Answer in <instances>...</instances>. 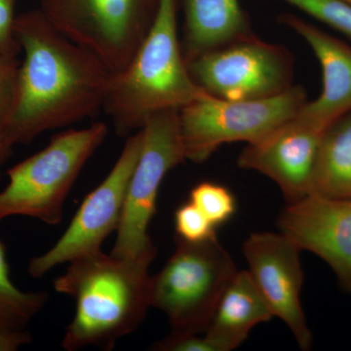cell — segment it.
<instances>
[{
	"label": "cell",
	"mask_w": 351,
	"mask_h": 351,
	"mask_svg": "<svg viewBox=\"0 0 351 351\" xmlns=\"http://www.w3.org/2000/svg\"><path fill=\"white\" fill-rule=\"evenodd\" d=\"M205 93L228 101L258 100L293 86L294 58L252 34L207 51L186 63Z\"/></svg>",
	"instance_id": "9c48e42d"
},
{
	"label": "cell",
	"mask_w": 351,
	"mask_h": 351,
	"mask_svg": "<svg viewBox=\"0 0 351 351\" xmlns=\"http://www.w3.org/2000/svg\"><path fill=\"white\" fill-rule=\"evenodd\" d=\"M277 225L301 252L324 261L351 294V199L309 193L287 203Z\"/></svg>",
	"instance_id": "7c38bea8"
},
{
	"label": "cell",
	"mask_w": 351,
	"mask_h": 351,
	"mask_svg": "<svg viewBox=\"0 0 351 351\" xmlns=\"http://www.w3.org/2000/svg\"><path fill=\"white\" fill-rule=\"evenodd\" d=\"M158 5L159 0H40L39 9L55 29L115 73L135 56Z\"/></svg>",
	"instance_id": "52a82bcc"
},
{
	"label": "cell",
	"mask_w": 351,
	"mask_h": 351,
	"mask_svg": "<svg viewBox=\"0 0 351 351\" xmlns=\"http://www.w3.org/2000/svg\"><path fill=\"white\" fill-rule=\"evenodd\" d=\"M47 292H25L11 281L6 246L0 239V332H23L47 304Z\"/></svg>",
	"instance_id": "ac0fdd59"
},
{
	"label": "cell",
	"mask_w": 351,
	"mask_h": 351,
	"mask_svg": "<svg viewBox=\"0 0 351 351\" xmlns=\"http://www.w3.org/2000/svg\"><path fill=\"white\" fill-rule=\"evenodd\" d=\"M138 162L127 189L125 205L112 255L152 263L156 248L149 226L156 212L164 178L186 160L180 129L179 110L154 113L145 121Z\"/></svg>",
	"instance_id": "ba28073f"
},
{
	"label": "cell",
	"mask_w": 351,
	"mask_h": 351,
	"mask_svg": "<svg viewBox=\"0 0 351 351\" xmlns=\"http://www.w3.org/2000/svg\"><path fill=\"white\" fill-rule=\"evenodd\" d=\"M14 32L25 59L15 105L0 133L14 145L29 144L104 110L112 73L98 57L55 29L40 9L17 15Z\"/></svg>",
	"instance_id": "6da1fadb"
},
{
	"label": "cell",
	"mask_w": 351,
	"mask_h": 351,
	"mask_svg": "<svg viewBox=\"0 0 351 351\" xmlns=\"http://www.w3.org/2000/svg\"><path fill=\"white\" fill-rule=\"evenodd\" d=\"M237 272L235 263L217 237L201 242L176 237L174 253L151 276V306L167 316L172 332L204 334Z\"/></svg>",
	"instance_id": "5b68a950"
},
{
	"label": "cell",
	"mask_w": 351,
	"mask_h": 351,
	"mask_svg": "<svg viewBox=\"0 0 351 351\" xmlns=\"http://www.w3.org/2000/svg\"><path fill=\"white\" fill-rule=\"evenodd\" d=\"M177 237L189 242H201L217 237L216 226L193 202L184 203L175 212Z\"/></svg>",
	"instance_id": "44dd1931"
},
{
	"label": "cell",
	"mask_w": 351,
	"mask_h": 351,
	"mask_svg": "<svg viewBox=\"0 0 351 351\" xmlns=\"http://www.w3.org/2000/svg\"><path fill=\"white\" fill-rule=\"evenodd\" d=\"M142 145V129L127 137L112 169L83 200L61 239L50 250L32 258L27 271L34 278H41L62 263L101 250L108 235L117 232Z\"/></svg>",
	"instance_id": "30bf717a"
},
{
	"label": "cell",
	"mask_w": 351,
	"mask_h": 351,
	"mask_svg": "<svg viewBox=\"0 0 351 351\" xmlns=\"http://www.w3.org/2000/svg\"><path fill=\"white\" fill-rule=\"evenodd\" d=\"M279 19L309 44L319 61L322 93L316 100L307 101L297 117L325 132L351 112V46L293 14H283Z\"/></svg>",
	"instance_id": "5bb4252c"
},
{
	"label": "cell",
	"mask_w": 351,
	"mask_h": 351,
	"mask_svg": "<svg viewBox=\"0 0 351 351\" xmlns=\"http://www.w3.org/2000/svg\"><path fill=\"white\" fill-rule=\"evenodd\" d=\"M324 132L317 130L297 115L267 137L248 144L237 164L276 182L287 203L311 193V180Z\"/></svg>",
	"instance_id": "4fadbf2b"
},
{
	"label": "cell",
	"mask_w": 351,
	"mask_h": 351,
	"mask_svg": "<svg viewBox=\"0 0 351 351\" xmlns=\"http://www.w3.org/2000/svg\"><path fill=\"white\" fill-rule=\"evenodd\" d=\"M14 145H15L6 136L0 133V179H1L2 167L12 156Z\"/></svg>",
	"instance_id": "484cf974"
},
{
	"label": "cell",
	"mask_w": 351,
	"mask_h": 351,
	"mask_svg": "<svg viewBox=\"0 0 351 351\" xmlns=\"http://www.w3.org/2000/svg\"><path fill=\"white\" fill-rule=\"evenodd\" d=\"M248 272L274 317L282 320L302 350L313 346L301 302V250L282 233L254 232L242 246Z\"/></svg>",
	"instance_id": "8fae6325"
},
{
	"label": "cell",
	"mask_w": 351,
	"mask_h": 351,
	"mask_svg": "<svg viewBox=\"0 0 351 351\" xmlns=\"http://www.w3.org/2000/svg\"><path fill=\"white\" fill-rule=\"evenodd\" d=\"M341 1L345 2V3L348 4V5L351 6V0H341Z\"/></svg>",
	"instance_id": "4316f807"
},
{
	"label": "cell",
	"mask_w": 351,
	"mask_h": 351,
	"mask_svg": "<svg viewBox=\"0 0 351 351\" xmlns=\"http://www.w3.org/2000/svg\"><path fill=\"white\" fill-rule=\"evenodd\" d=\"M31 341V335L25 331L0 332V351H15Z\"/></svg>",
	"instance_id": "d4e9b609"
},
{
	"label": "cell",
	"mask_w": 351,
	"mask_h": 351,
	"mask_svg": "<svg viewBox=\"0 0 351 351\" xmlns=\"http://www.w3.org/2000/svg\"><path fill=\"white\" fill-rule=\"evenodd\" d=\"M306 101V90L295 85L258 100L228 101L202 94L179 110L186 160L202 163L223 145L258 142L294 119Z\"/></svg>",
	"instance_id": "8992f818"
},
{
	"label": "cell",
	"mask_w": 351,
	"mask_h": 351,
	"mask_svg": "<svg viewBox=\"0 0 351 351\" xmlns=\"http://www.w3.org/2000/svg\"><path fill=\"white\" fill-rule=\"evenodd\" d=\"M186 63L207 51L252 34L249 16L239 0H182Z\"/></svg>",
	"instance_id": "9a60e30c"
},
{
	"label": "cell",
	"mask_w": 351,
	"mask_h": 351,
	"mask_svg": "<svg viewBox=\"0 0 351 351\" xmlns=\"http://www.w3.org/2000/svg\"><path fill=\"white\" fill-rule=\"evenodd\" d=\"M272 317L271 309L248 270H237L204 334L213 339L221 351H230L241 346L254 328Z\"/></svg>",
	"instance_id": "2e32d148"
},
{
	"label": "cell",
	"mask_w": 351,
	"mask_h": 351,
	"mask_svg": "<svg viewBox=\"0 0 351 351\" xmlns=\"http://www.w3.org/2000/svg\"><path fill=\"white\" fill-rule=\"evenodd\" d=\"M189 201L202 212L214 226L228 223L237 212V199L230 189L214 182L196 184L189 193Z\"/></svg>",
	"instance_id": "d6986e66"
},
{
	"label": "cell",
	"mask_w": 351,
	"mask_h": 351,
	"mask_svg": "<svg viewBox=\"0 0 351 351\" xmlns=\"http://www.w3.org/2000/svg\"><path fill=\"white\" fill-rule=\"evenodd\" d=\"M351 39V6L341 0H282Z\"/></svg>",
	"instance_id": "ffe728a7"
},
{
	"label": "cell",
	"mask_w": 351,
	"mask_h": 351,
	"mask_svg": "<svg viewBox=\"0 0 351 351\" xmlns=\"http://www.w3.org/2000/svg\"><path fill=\"white\" fill-rule=\"evenodd\" d=\"M152 350L159 351H221L213 339L206 334L171 332L165 338L156 341Z\"/></svg>",
	"instance_id": "603a6c76"
},
{
	"label": "cell",
	"mask_w": 351,
	"mask_h": 351,
	"mask_svg": "<svg viewBox=\"0 0 351 351\" xmlns=\"http://www.w3.org/2000/svg\"><path fill=\"white\" fill-rule=\"evenodd\" d=\"M178 0H159L149 34L125 69L112 73L104 110L120 137L154 113L178 110L204 94L189 73L178 36Z\"/></svg>",
	"instance_id": "3957f363"
},
{
	"label": "cell",
	"mask_w": 351,
	"mask_h": 351,
	"mask_svg": "<svg viewBox=\"0 0 351 351\" xmlns=\"http://www.w3.org/2000/svg\"><path fill=\"white\" fill-rule=\"evenodd\" d=\"M108 132L101 121L62 132L43 151L10 168L8 184L0 191V221L25 216L59 225L71 188Z\"/></svg>",
	"instance_id": "277c9868"
},
{
	"label": "cell",
	"mask_w": 351,
	"mask_h": 351,
	"mask_svg": "<svg viewBox=\"0 0 351 351\" xmlns=\"http://www.w3.org/2000/svg\"><path fill=\"white\" fill-rule=\"evenodd\" d=\"M20 64L18 57L0 55V132L10 117L17 98Z\"/></svg>",
	"instance_id": "7402d4cb"
},
{
	"label": "cell",
	"mask_w": 351,
	"mask_h": 351,
	"mask_svg": "<svg viewBox=\"0 0 351 351\" xmlns=\"http://www.w3.org/2000/svg\"><path fill=\"white\" fill-rule=\"evenodd\" d=\"M151 262L93 252L69 262L54 281L75 302V317L62 346L68 351L98 346L110 350L135 331L151 307Z\"/></svg>",
	"instance_id": "7a4b0ae2"
},
{
	"label": "cell",
	"mask_w": 351,
	"mask_h": 351,
	"mask_svg": "<svg viewBox=\"0 0 351 351\" xmlns=\"http://www.w3.org/2000/svg\"><path fill=\"white\" fill-rule=\"evenodd\" d=\"M309 193L351 199V112L323 134Z\"/></svg>",
	"instance_id": "e0dca14e"
},
{
	"label": "cell",
	"mask_w": 351,
	"mask_h": 351,
	"mask_svg": "<svg viewBox=\"0 0 351 351\" xmlns=\"http://www.w3.org/2000/svg\"><path fill=\"white\" fill-rule=\"evenodd\" d=\"M17 0H0V55L18 57L21 46L14 32Z\"/></svg>",
	"instance_id": "cb8c5ba5"
}]
</instances>
